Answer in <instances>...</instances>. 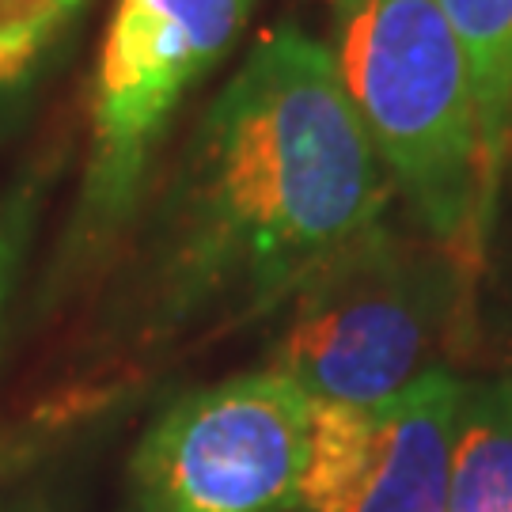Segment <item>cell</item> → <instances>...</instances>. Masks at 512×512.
I'll list each match as a JSON object with an SVG mask.
<instances>
[{"label":"cell","instance_id":"obj_1","mask_svg":"<svg viewBox=\"0 0 512 512\" xmlns=\"http://www.w3.org/2000/svg\"><path fill=\"white\" fill-rule=\"evenodd\" d=\"M395 186L327 42L274 27L243 54L175 167L156 236L164 323L255 315L384 224Z\"/></svg>","mask_w":512,"mask_h":512},{"label":"cell","instance_id":"obj_2","mask_svg":"<svg viewBox=\"0 0 512 512\" xmlns=\"http://www.w3.org/2000/svg\"><path fill=\"white\" fill-rule=\"evenodd\" d=\"M330 61L395 194L463 277L482 262L471 73L440 0H330Z\"/></svg>","mask_w":512,"mask_h":512},{"label":"cell","instance_id":"obj_3","mask_svg":"<svg viewBox=\"0 0 512 512\" xmlns=\"http://www.w3.org/2000/svg\"><path fill=\"white\" fill-rule=\"evenodd\" d=\"M467 277L376 224L293 293L270 372L311 403H380L440 372V346Z\"/></svg>","mask_w":512,"mask_h":512},{"label":"cell","instance_id":"obj_4","mask_svg":"<svg viewBox=\"0 0 512 512\" xmlns=\"http://www.w3.org/2000/svg\"><path fill=\"white\" fill-rule=\"evenodd\" d=\"M255 0H114L88 103V156L69 251L114 243L148 190L190 92L243 35Z\"/></svg>","mask_w":512,"mask_h":512},{"label":"cell","instance_id":"obj_5","mask_svg":"<svg viewBox=\"0 0 512 512\" xmlns=\"http://www.w3.org/2000/svg\"><path fill=\"white\" fill-rule=\"evenodd\" d=\"M308 414V395L270 368L186 391L133 448V512H293Z\"/></svg>","mask_w":512,"mask_h":512},{"label":"cell","instance_id":"obj_6","mask_svg":"<svg viewBox=\"0 0 512 512\" xmlns=\"http://www.w3.org/2000/svg\"><path fill=\"white\" fill-rule=\"evenodd\" d=\"M463 384L440 368L380 403H311L293 512H448Z\"/></svg>","mask_w":512,"mask_h":512},{"label":"cell","instance_id":"obj_7","mask_svg":"<svg viewBox=\"0 0 512 512\" xmlns=\"http://www.w3.org/2000/svg\"><path fill=\"white\" fill-rule=\"evenodd\" d=\"M456 31L478 126V239L490 243L509 175V129H512V0H440Z\"/></svg>","mask_w":512,"mask_h":512},{"label":"cell","instance_id":"obj_8","mask_svg":"<svg viewBox=\"0 0 512 512\" xmlns=\"http://www.w3.org/2000/svg\"><path fill=\"white\" fill-rule=\"evenodd\" d=\"M448 512H512V380L463 384Z\"/></svg>","mask_w":512,"mask_h":512},{"label":"cell","instance_id":"obj_9","mask_svg":"<svg viewBox=\"0 0 512 512\" xmlns=\"http://www.w3.org/2000/svg\"><path fill=\"white\" fill-rule=\"evenodd\" d=\"M92 0H0V133L31 103Z\"/></svg>","mask_w":512,"mask_h":512},{"label":"cell","instance_id":"obj_10","mask_svg":"<svg viewBox=\"0 0 512 512\" xmlns=\"http://www.w3.org/2000/svg\"><path fill=\"white\" fill-rule=\"evenodd\" d=\"M38 190H42L38 179H23V183H12L0 190V330H4L8 304L16 296L31 239H35Z\"/></svg>","mask_w":512,"mask_h":512},{"label":"cell","instance_id":"obj_11","mask_svg":"<svg viewBox=\"0 0 512 512\" xmlns=\"http://www.w3.org/2000/svg\"><path fill=\"white\" fill-rule=\"evenodd\" d=\"M50 433H54L50 421H38V425L19 429V433H0V482L16 475L19 467H27V463L46 448Z\"/></svg>","mask_w":512,"mask_h":512},{"label":"cell","instance_id":"obj_12","mask_svg":"<svg viewBox=\"0 0 512 512\" xmlns=\"http://www.w3.org/2000/svg\"><path fill=\"white\" fill-rule=\"evenodd\" d=\"M509 171H512V129H509Z\"/></svg>","mask_w":512,"mask_h":512}]
</instances>
